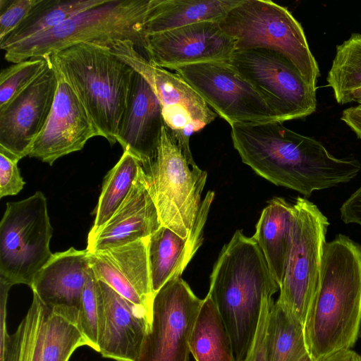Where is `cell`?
<instances>
[{
	"instance_id": "cell-1",
	"label": "cell",
	"mask_w": 361,
	"mask_h": 361,
	"mask_svg": "<svg viewBox=\"0 0 361 361\" xmlns=\"http://www.w3.org/2000/svg\"><path fill=\"white\" fill-rule=\"evenodd\" d=\"M231 127L233 147L244 164L274 185L305 197L316 190L347 183L361 170L355 158L336 157L320 142L281 122L234 123Z\"/></svg>"
},
{
	"instance_id": "cell-2",
	"label": "cell",
	"mask_w": 361,
	"mask_h": 361,
	"mask_svg": "<svg viewBox=\"0 0 361 361\" xmlns=\"http://www.w3.org/2000/svg\"><path fill=\"white\" fill-rule=\"evenodd\" d=\"M361 324V245L338 234L325 243L317 293L304 325L308 353L314 361L351 349Z\"/></svg>"
},
{
	"instance_id": "cell-3",
	"label": "cell",
	"mask_w": 361,
	"mask_h": 361,
	"mask_svg": "<svg viewBox=\"0 0 361 361\" xmlns=\"http://www.w3.org/2000/svg\"><path fill=\"white\" fill-rule=\"evenodd\" d=\"M279 289L257 243L236 231L213 267L208 292L231 337L235 361H243L252 345L264 299Z\"/></svg>"
},
{
	"instance_id": "cell-4",
	"label": "cell",
	"mask_w": 361,
	"mask_h": 361,
	"mask_svg": "<svg viewBox=\"0 0 361 361\" xmlns=\"http://www.w3.org/2000/svg\"><path fill=\"white\" fill-rule=\"evenodd\" d=\"M97 128L114 145L126 109L134 69L106 45L85 42L50 55Z\"/></svg>"
},
{
	"instance_id": "cell-5",
	"label": "cell",
	"mask_w": 361,
	"mask_h": 361,
	"mask_svg": "<svg viewBox=\"0 0 361 361\" xmlns=\"http://www.w3.org/2000/svg\"><path fill=\"white\" fill-rule=\"evenodd\" d=\"M150 0H106L47 31L5 48V59L13 63L44 57L71 46L128 40L145 53V25Z\"/></svg>"
},
{
	"instance_id": "cell-6",
	"label": "cell",
	"mask_w": 361,
	"mask_h": 361,
	"mask_svg": "<svg viewBox=\"0 0 361 361\" xmlns=\"http://www.w3.org/2000/svg\"><path fill=\"white\" fill-rule=\"evenodd\" d=\"M189 140L165 126L156 157L142 166L161 226L182 238L192 230L207 176L195 164Z\"/></svg>"
},
{
	"instance_id": "cell-7",
	"label": "cell",
	"mask_w": 361,
	"mask_h": 361,
	"mask_svg": "<svg viewBox=\"0 0 361 361\" xmlns=\"http://www.w3.org/2000/svg\"><path fill=\"white\" fill-rule=\"evenodd\" d=\"M236 50L266 49L284 57L310 85L320 71L301 24L287 8L269 0H241L219 22Z\"/></svg>"
},
{
	"instance_id": "cell-8",
	"label": "cell",
	"mask_w": 361,
	"mask_h": 361,
	"mask_svg": "<svg viewBox=\"0 0 361 361\" xmlns=\"http://www.w3.org/2000/svg\"><path fill=\"white\" fill-rule=\"evenodd\" d=\"M52 232L47 199L41 191L7 202L0 222V278L12 286L32 288L53 255L49 248Z\"/></svg>"
},
{
	"instance_id": "cell-9",
	"label": "cell",
	"mask_w": 361,
	"mask_h": 361,
	"mask_svg": "<svg viewBox=\"0 0 361 361\" xmlns=\"http://www.w3.org/2000/svg\"><path fill=\"white\" fill-rule=\"evenodd\" d=\"M293 207L291 243L276 302L305 325L317 293L329 225L318 207L298 197Z\"/></svg>"
},
{
	"instance_id": "cell-10",
	"label": "cell",
	"mask_w": 361,
	"mask_h": 361,
	"mask_svg": "<svg viewBox=\"0 0 361 361\" xmlns=\"http://www.w3.org/2000/svg\"><path fill=\"white\" fill-rule=\"evenodd\" d=\"M228 63L261 95L278 121L308 116L317 109V87L281 55L266 49L236 50Z\"/></svg>"
},
{
	"instance_id": "cell-11",
	"label": "cell",
	"mask_w": 361,
	"mask_h": 361,
	"mask_svg": "<svg viewBox=\"0 0 361 361\" xmlns=\"http://www.w3.org/2000/svg\"><path fill=\"white\" fill-rule=\"evenodd\" d=\"M203 300L181 276L154 296L152 318L136 361H189L190 339Z\"/></svg>"
},
{
	"instance_id": "cell-12",
	"label": "cell",
	"mask_w": 361,
	"mask_h": 361,
	"mask_svg": "<svg viewBox=\"0 0 361 361\" xmlns=\"http://www.w3.org/2000/svg\"><path fill=\"white\" fill-rule=\"evenodd\" d=\"M108 46L118 57L149 83L161 106L166 127L190 136L212 122L216 114L177 73L157 66L138 51L131 41H114Z\"/></svg>"
},
{
	"instance_id": "cell-13",
	"label": "cell",
	"mask_w": 361,
	"mask_h": 361,
	"mask_svg": "<svg viewBox=\"0 0 361 361\" xmlns=\"http://www.w3.org/2000/svg\"><path fill=\"white\" fill-rule=\"evenodd\" d=\"M175 71L230 126L279 122L261 95L228 61L188 65Z\"/></svg>"
},
{
	"instance_id": "cell-14",
	"label": "cell",
	"mask_w": 361,
	"mask_h": 361,
	"mask_svg": "<svg viewBox=\"0 0 361 361\" xmlns=\"http://www.w3.org/2000/svg\"><path fill=\"white\" fill-rule=\"evenodd\" d=\"M235 40L219 22H202L147 37L145 54L154 65L171 70L188 65L228 61Z\"/></svg>"
},
{
	"instance_id": "cell-15",
	"label": "cell",
	"mask_w": 361,
	"mask_h": 361,
	"mask_svg": "<svg viewBox=\"0 0 361 361\" xmlns=\"http://www.w3.org/2000/svg\"><path fill=\"white\" fill-rule=\"evenodd\" d=\"M57 83L50 56L46 71L0 109V150L18 159L29 156L50 114Z\"/></svg>"
},
{
	"instance_id": "cell-16",
	"label": "cell",
	"mask_w": 361,
	"mask_h": 361,
	"mask_svg": "<svg viewBox=\"0 0 361 361\" xmlns=\"http://www.w3.org/2000/svg\"><path fill=\"white\" fill-rule=\"evenodd\" d=\"M53 65L58 80L53 106L29 154L51 166L59 158L81 150L90 138L99 136L77 94Z\"/></svg>"
},
{
	"instance_id": "cell-17",
	"label": "cell",
	"mask_w": 361,
	"mask_h": 361,
	"mask_svg": "<svg viewBox=\"0 0 361 361\" xmlns=\"http://www.w3.org/2000/svg\"><path fill=\"white\" fill-rule=\"evenodd\" d=\"M149 238L88 252L90 267L98 280L152 314L154 293L148 259Z\"/></svg>"
},
{
	"instance_id": "cell-18",
	"label": "cell",
	"mask_w": 361,
	"mask_h": 361,
	"mask_svg": "<svg viewBox=\"0 0 361 361\" xmlns=\"http://www.w3.org/2000/svg\"><path fill=\"white\" fill-rule=\"evenodd\" d=\"M161 226L146 174L140 166L128 196L111 217L90 231L87 250L94 252L149 237Z\"/></svg>"
},
{
	"instance_id": "cell-19",
	"label": "cell",
	"mask_w": 361,
	"mask_h": 361,
	"mask_svg": "<svg viewBox=\"0 0 361 361\" xmlns=\"http://www.w3.org/2000/svg\"><path fill=\"white\" fill-rule=\"evenodd\" d=\"M164 126L158 98L145 79L135 71L116 141L143 166L156 157Z\"/></svg>"
},
{
	"instance_id": "cell-20",
	"label": "cell",
	"mask_w": 361,
	"mask_h": 361,
	"mask_svg": "<svg viewBox=\"0 0 361 361\" xmlns=\"http://www.w3.org/2000/svg\"><path fill=\"white\" fill-rule=\"evenodd\" d=\"M103 295L105 323L99 343L102 357L116 361H136L152 314L126 299L99 281Z\"/></svg>"
},
{
	"instance_id": "cell-21",
	"label": "cell",
	"mask_w": 361,
	"mask_h": 361,
	"mask_svg": "<svg viewBox=\"0 0 361 361\" xmlns=\"http://www.w3.org/2000/svg\"><path fill=\"white\" fill-rule=\"evenodd\" d=\"M214 197V191H208L202 201L192 230L188 237L182 238L163 226L149 236L148 259L154 294L168 281L181 276L201 246L204 227Z\"/></svg>"
},
{
	"instance_id": "cell-22",
	"label": "cell",
	"mask_w": 361,
	"mask_h": 361,
	"mask_svg": "<svg viewBox=\"0 0 361 361\" xmlns=\"http://www.w3.org/2000/svg\"><path fill=\"white\" fill-rule=\"evenodd\" d=\"M90 263L87 250L71 247L54 253L37 274L32 293L48 308L67 307L79 310Z\"/></svg>"
},
{
	"instance_id": "cell-23",
	"label": "cell",
	"mask_w": 361,
	"mask_h": 361,
	"mask_svg": "<svg viewBox=\"0 0 361 361\" xmlns=\"http://www.w3.org/2000/svg\"><path fill=\"white\" fill-rule=\"evenodd\" d=\"M293 220V204L282 197H274L262 210L252 236L279 288L290 247Z\"/></svg>"
},
{
	"instance_id": "cell-24",
	"label": "cell",
	"mask_w": 361,
	"mask_h": 361,
	"mask_svg": "<svg viewBox=\"0 0 361 361\" xmlns=\"http://www.w3.org/2000/svg\"><path fill=\"white\" fill-rule=\"evenodd\" d=\"M241 0H150L145 32L154 35L202 22H220Z\"/></svg>"
},
{
	"instance_id": "cell-25",
	"label": "cell",
	"mask_w": 361,
	"mask_h": 361,
	"mask_svg": "<svg viewBox=\"0 0 361 361\" xmlns=\"http://www.w3.org/2000/svg\"><path fill=\"white\" fill-rule=\"evenodd\" d=\"M46 307L36 293L16 331L9 334L0 317V361H42Z\"/></svg>"
},
{
	"instance_id": "cell-26",
	"label": "cell",
	"mask_w": 361,
	"mask_h": 361,
	"mask_svg": "<svg viewBox=\"0 0 361 361\" xmlns=\"http://www.w3.org/2000/svg\"><path fill=\"white\" fill-rule=\"evenodd\" d=\"M190 350L196 361H235L228 330L208 294L192 330Z\"/></svg>"
},
{
	"instance_id": "cell-27",
	"label": "cell",
	"mask_w": 361,
	"mask_h": 361,
	"mask_svg": "<svg viewBox=\"0 0 361 361\" xmlns=\"http://www.w3.org/2000/svg\"><path fill=\"white\" fill-rule=\"evenodd\" d=\"M106 0H37L25 18L0 40L1 49L47 31Z\"/></svg>"
},
{
	"instance_id": "cell-28",
	"label": "cell",
	"mask_w": 361,
	"mask_h": 361,
	"mask_svg": "<svg viewBox=\"0 0 361 361\" xmlns=\"http://www.w3.org/2000/svg\"><path fill=\"white\" fill-rule=\"evenodd\" d=\"M326 82L338 104L361 106V34L352 33L336 46Z\"/></svg>"
},
{
	"instance_id": "cell-29",
	"label": "cell",
	"mask_w": 361,
	"mask_h": 361,
	"mask_svg": "<svg viewBox=\"0 0 361 361\" xmlns=\"http://www.w3.org/2000/svg\"><path fill=\"white\" fill-rule=\"evenodd\" d=\"M307 353L304 325L277 302H273L267 328V361H299Z\"/></svg>"
},
{
	"instance_id": "cell-30",
	"label": "cell",
	"mask_w": 361,
	"mask_h": 361,
	"mask_svg": "<svg viewBox=\"0 0 361 361\" xmlns=\"http://www.w3.org/2000/svg\"><path fill=\"white\" fill-rule=\"evenodd\" d=\"M45 307L42 361H68L78 348L88 345L78 324L79 310Z\"/></svg>"
},
{
	"instance_id": "cell-31",
	"label": "cell",
	"mask_w": 361,
	"mask_h": 361,
	"mask_svg": "<svg viewBox=\"0 0 361 361\" xmlns=\"http://www.w3.org/2000/svg\"><path fill=\"white\" fill-rule=\"evenodd\" d=\"M141 163L128 150L104 177L95 209V217L90 231L104 224L128 196L137 176Z\"/></svg>"
},
{
	"instance_id": "cell-32",
	"label": "cell",
	"mask_w": 361,
	"mask_h": 361,
	"mask_svg": "<svg viewBox=\"0 0 361 361\" xmlns=\"http://www.w3.org/2000/svg\"><path fill=\"white\" fill-rule=\"evenodd\" d=\"M105 323V310L99 281L92 269L88 272L78 312V324L88 346L99 352Z\"/></svg>"
},
{
	"instance_id": "cell-33",
	"label": "cell",
	"mask_w": 361,
	"mask_h": 361,
	"mask_svg": "<svg viewBox=\"0 0 361 361\" xmlns=\"http://www.w3.org/2000/svg\"><path fill=\"white\" fill-rule=\"evenodd\" d=\"M49 63V55L22 61L2 69L0 74V109L37 80Z\"/></svg>"
},
{
	"instance_id": "cell-34",
	"label": "cell",
	"mask_w": 361,
	"mask_h": 361,
	"mask_svg": "<svg viewBox=\"0 0 361 361\" xmlns=\"http://www.w3.org/2000/svg\"><path fill=\"white\" fill-rule=\"evenodd\" d=\"M37 0H0V40L25 18Z\"/></svg>"
},
{
	"instance_id": "cell-35",
	"label": "cell",
	"mask_w": 361,
	"mask_h": 361,
	"mask_svg": "<svg viewBox=\"0 0 361 361\" xmlns=\"http://www.w3.org/2000/svg\"><path fill=\"white\" fill-rule=\"evenodd\" d=\"M20 159L0 150V197L16 195L24 187L25 182L18 167Z\"/></svg>"
},
{
	"instance_id": "cell-36",
	"label": "cell",
	"mask_w": 361,
	"mask_h": 361,
	"mask_svg": "<svg viewBox=\"0 0 361 361\" xmlns=\"http://www.w3.org/2000/svg\"><path fill=\"white\" fill-rule=\"evenodd\" d=\"M272 298L264 299L260 312L257 329L254 340L243 361H267L266 355V336Z\"/></svg>"
},
{
	"instance_id": "cell-37",
	"label": "cell",
	"mask_w": 361,
	"mask_h": 361,
	"mask_svg": "<svg viewBox=\"0 0 361 361\" xmlns=\"http://www.w3.org/2000/svg\"><path fill=\"white\" fill-rule=\"evenodd\" d=\"M340 214L345 224H355L361 226V185L342 204Z\"/></svg>"
},
{
	"instance_id": "cell-38",
	"label": "cell",
	"mask_w": 361,
	"mask_h": 361,
	"mask_svg": "<svg viewBox=\"0 0 361 361\" xmlns=\"http://www.w3.org/2000/svg\"><path fill=\"white\" fill-rule=\"evenodd\" d=\"M317 361H361V355L351 349H340L330 353Z\"/></svg>"
},
{
	"instance_id": "cell-39",
	"label": "cell",
	"mask_w": 361,
	"mask_h": 361,
	"mask_svg": "<svg viewBox=\"0 0 361 361\" xmlns=\"http://www.w3.org/2000/svg\"><path fill=\"white\" fill-rule=\"evenodd\" d=\"M299 361H314L309 353L304 355Z\"/></svg>"
},
{
	"instance_id": "cell-40",
	"label": "cell",
	"mask_w": 361,
	"mask_h": 361,
	"mask_svg": "<svg viewBox=\"0 0 361 361\" xmlns=\"http://www.w3.org/2000/svg\"><path fill=\"white\" fill-rule=\"evenodd\" d=\"M358 338H361V324H360V327Z\"/></svg>"
}]
</instances>
